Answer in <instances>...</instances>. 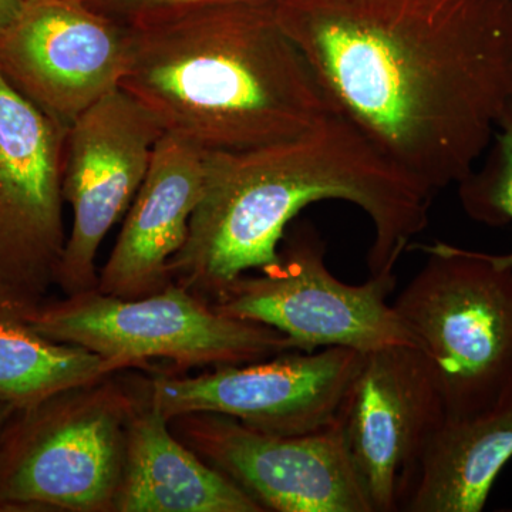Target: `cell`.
<instances>
[{"label":"cell","instance_id":"5bb4252c","mask_svg":"<svg viewBox=\"0 0 512 512\" xmlns=\"http://www.w3.org/2000/svg\"><path fill=\"white\" fill-rule=\"evenodd\" d=\"M202 184L204 153L164 134L116 245L99 272L97 291L138 299L173 284L170 262L187 241Z\"/></svg>","mask_w":512,"mask_h":512},{"label":"cell","instance_id":"6da1fadb","mask_svg":"<svg viewBox=\"0 0 512 512\" xmlns=\"http://www.w3.org/2000/svg\"><path fill=\"white\" fill-rule=\"evenodd\" d=\"M333 113L434 194L512 97V0H275Z\"/></svg>","mask_w":512,"mask_h":512},{"label":"cell","instance_id":"9c48e42d","mask_svg":"<svg viewBox=\"0 0 512 512\" xmlns=\"http://www.w3.org/2000/svg\"><path fill=\"white\" fill-rule=\"evenodd\" d=\"M168 424L265 511L375 512L339 417L298 436L265 433L215 413L183 414Z\"/></svg>","mask_w":512,"mask_h":512},{"label":"cell","instance_id":"ffe728a7","mask_svg":"<svg viewBox=\"0 0 512 512\" xmlns=\"http://www.w3.org/2000/svg\"><path fill=\"white\" fill-rule=\"evenodd\" d=\"M23 8L25 0H0V33L15 22Z\"/></svg>","mask_w":512,"mask_h":512},{"label":"cell","instance_id":"ac0fdd59","mask_svg":"<svg viewBox=\"0 0 512 512\" xmlns=\"http://www.w3.org/2000/svg\"><path fill=\"white\" fill-rule=\"evenodd\" d=\"M488 156L480 170L458 187L461 207L471 220L488 227L512 224V97L495 127ZM491 258L498 266L512 268V251Z\"/></svg>","mask_w":512,"mask_h":512},{"label":"cell","instance_id":"7402d4cb","mask_svg":"<svg viewBox=\"0 0 512 512\" xmlns=\"http://www.w3.org/2000/svg\"><path fill=\"white\" fill-rule=\"evenodd\" d=\"M29 2H37V0H25V3H29Z\"/></svg>","mask_w":512,"mask_h":512},{"label":"cell","instance_id":"2e32d148","mask_svg":"<svg viewBox=\"0 0 512 512\" xmlns=\"http://www.w3.org/2000/svg\"><path fill=\"white\" fill-rule=\"evenodd\" d=\"M512 460V386L471 416L446 419L431 434L400 511L481 512Z\"/></svg>","mask_w":512,"mask_h":512},{"label":"cell","instance_id":"5b68a950","mask_svg":"<svg viewBox=\"0 0 512 512\" xmlns=\"http://www.w3.org/2000/svg\"><path fill=\"white\" fill-rule=\"evenodd\" d=\"M392 303L429 359L447 419L493 406L512 386V268L436 242Z\"/></svg>","mask_w":512,"mask_h":512},{"label":"cell","instance_id":"8992f818","mask_svg":"<svg viewBox=\"0 0 512 512\" xmlns=\"http://www.w3.org/2000/svg\"><path fill=\"white\" fill-rule=\"evenodd\" d=\"M19 315L40 335L89 350L120 370L146 369L151 360L183 370L245 365L296 350L278 330L224 315L174 282L138 299L93 289Z\"/></svg>","mask_w":512,"mask_h":512},{"label":"cell","instance_id":"277c9868","mask_svg":"<svg viewBox=\"0 0 512 512\" xmlns=\"http://www.w3.org/2000/svg\"><path fill=\"white\" fill-rule=\"evenodd\" d=\"M124 372L16 410L0 441V512H116L128 424L150 390Z\"/></svg>","mask_w":512,"mask_h":512},{"label":"cell","instance_id":"7a4b0ae2","mask_svg":"<svg viewBox=\"0 0 512 512\" xmlns=\"http://www.w3.org/2000/svg\"><path fill=\"white\" fill-rule=\"evenodd\" d=\"M434 192L332 113L299 136L244 151L204 153V184L174 284L214 302L239 276L279 259L289 225L309 205L345 201L373 228L370 276H393L427 228Z\"/></svg>","mask_w":512,"mask_h":512},{"label":"cell","instance_id":"7c38bea8","mask_svg":"<svg viewBox=\"0 0 512 512\" xmlns=\"http://www.w3.org/2000/svg\"><path fill=\"white\" fill-rule=\"evenodd\" d=\"M131 40L130 26L80 0L25 3L0 33V74L37 109L70 126L120 89Z\"/></svg>","mask_w":512,"mask_h":512},{"label":"cell","instance_id":"d6986e66","mask_svg":"<svg viewBox=\"0 0 512 512\" xmlns=\"http://www.w3.org/2000/svg\"><path fill=\"white\" fill-rule=\"evenodd\" d=\"M90 9L101 15L130 26L150 16L167 12L184 6L201 5V3L231 2V0H80Z\"/></svg>","mask_w":512,"mask_h":512},{"label":"cell","instance_id":"30bf717a","mask_svg":"<svg viewBox=\"0 0 512 512\" xmlns=\"http://www.w3.org/2000/svg\"><path fill=\"white\" fill-rule=\"evenodd\" d=\"M163 136L153 116L121 89L67 127L63 198L73 220L56 276L64 296L97 288L100 245L130 210Z\"/></svg>","mask_w":512,"mask_h":512},{"label":"cell","instance_id":"ba28073f","mask_svg":"<svg viewBox=\"0 0 512 512\" xmlns=\"http://www.w3.org/2000/svg\"><path fill=\"white\" fill-rule=\"evenodd\" d=\"M67 127L0 74V306L10 311L36 308L56 286Z\"/></svg>","mask_w":512,"mask_h":512},{"label":"cell","instance_id":"52a82bcc","mask_svg":"<svg viewBox=\"0 0 512 512\" xmlns=\"http://www.w3.org/2000/svg\"><path fill=\"white\" fill-rule=\"evenodd\" d=\"M326 247L308 221L289 225L279 259L256 274L232 281L212 302L231 318L278 330L296 350L349 348L367 353L389 346H417L387 302L394 276H370L360 285L336 278L325 262Z\"/></svg>","mask_w":512,"mask_h":512},{"label":"cell","instance_id":"44dd1931","mask_svg":"<svg viewBox=\"0 0 512 512\" xmlns=\"http://www.w3.org/2000/svg\"><path fill=\"white\" fill-rule=\"evenodd\" d=\"M15 407L9 406V404L0 402V441H2L3 434H5L6 427H8L10 419L13 414L16 413Z\"/></svg>","mask_w":512,"mask_h":512},{"label":"cell","instance_id":"8fae6325","mask_svg":"<svg viewBox=\"0 0 512 512\" xmlns=\"http://www.w3.org/2000/svg\"><path fill=\"white\" fill-rule=\"evenodd\" d=\"M363 355L349 348L289 350L197 376L164 373L150 380V400L168 420L215 413L265 433L298 436L338 419Z\"/></svg>","mask_w":512,"mask_h":512},{"label":"cell","instance_id":"4fadbf2b","mask_svg":"<svg viewBox=\"0 0 512 512\" xmlns=\"http://www.w3.org/2000/svg\"><path fill=\"white\" fill-rule=\"evenodd\" d=\"M375 512H397L431 434L447 419L429 359L417 346L363 355L338 414Z\"/></svg>","mask_w":512,"mask_h":512},{"label":"cell","instance_id":"3957f363","mask_svg":"<svg viewBox=\"0 0 512 512\" xmlns=\"http://www.w3.org/2000/svg\"><path fill=\"white\" fill-rule=\"evenodd\" d=\"M130 28L120 89L202 153L289 140L333 113L275 0L184 6Z\"/></svg>","mask_w":512,"mask_h":512},{"label":"cell","instance_id":"e0dca14e","mask_svg":"<svg viewBox=\"0 0 512 512\" xmlns=\"http://www.w3.org/2000/svg\"><path fill=\"white\" fill-rule=\"evenodd\" d=\"M116 372L120 367L109 360L46 338L18 312L0 306V402L26 409Z\"/></svg>","mask_w":512,"mask_h":512},{"label":"cell","instance_id":"9a60e30c","mask_svg":"<svg viewBox=\"0 0 512 512\" xmlns=\"http://www.w3.org/2000/svg\"><path fill=\"white\" fill-rule=\"evenodd\" d=\"M171 431L148 396L131 417L116 512H264Z\"/></svg>","mask_w":512,"mask_h":512}]
</instances>
